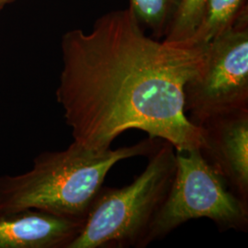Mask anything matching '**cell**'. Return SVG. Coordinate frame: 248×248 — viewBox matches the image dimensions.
<instances>
[{
  "instance_id": "1",
  "label": "cell",
  "mask_w": 248,
  "mask_h": 248,
  "mask_svg": "<svg viewBox=\"0 0 248 248\" xmlns=\"http://www.w3.org/2000/svg\"><path fill=\"white\" fill-rule=\"evenodd\" d=\"M207 46L146 35L130 7L102 15L89 32H65L56 99L74 142L106 150L137 129L176 151L200 149L202 131L185 112L184 88L203 66Z\"/></svg>"
},
{
  "instance_id": "2",
  "label": "cell",
  "mask_w": 248,
  "mask_h": 248,
  "mask_svg": "<svg viewBox=\"0 0 248 248\" xmlns=\"http://www.w3.org/2000/svg\"><path fill=\"white\" fill-rule=\"evenodd\" d=\"M154 140L101 151L73 142L65 150L44 152L26 173L0 176V213L31 209L85 222L109 170L123 160L148 155L158 143Z\"/></svg>"
},
{
  "instance_id": "3",
  "label": "cell",
  "mask_w": 248,
  "mask_h": 248,
  "mask_svg": "<svg viewBox=\"0 0 248 248\" xmlns=\"http://www.w3.org/2000/svg\"><path fill=\"white\" fill-rule=\"evenodd\" d=\"M146 168L123 187L102 186L78 237L68 248H145L148 234L176 173V152L158 142Z\"/></svg>"
},
{
  "instance_id": "4",
  "label": "cell",
  "mask_w": 248,
  "mask_h": 248,
  "mask_svg": "<svg viewBox=\"0 0 248 248\" xmlns=\"http://www.w3.org/2000/svg\"><path fill=\"white\" fill-rule=\"evenodd\" d=\"M176 173L148 234V245L192 219L212 220L221 231L248 227V205L225 185L200 149L177 151Z\"/></svg>"
},
{
  "instance_id": "5",
  "label": "cell",
  "mask_w": 248,
  "mask_h": 248,
  "mask_svg": "<svg viewBox=\"0 0 248 248\" xmlns=\"http://www.w3.org/2000/svg\"><path fill=\"white\" fill-rule=\"evenodd\" d=\"M184 108L196 126L212 116L248 109V9L208 44L203 66L184 88Z\"/></svg>"
},
{
  "instance_id": "6",
  "label": "cell",
  "mask_w": 248,
  "mask_h": 248,
  "mask_svg": "<svg viewBox=\"0 0 248 248\" xmlns=\"http://www.w3.org/2000/svg\"><path fill=\"white\" fill-rule=\"evenodd\" d=\"M197 126L202 131V156L248 205V109L212 116Z\"/></svg>"
},
{
  "instance_id": "7",
  "label": "cell",
  "mask_w": 248,
  "mask_h": 248,
  "mask_svg": "<svg viewBox=\"0 0 248 248\" xmlns=\"http://www.w3.org/2000/svg\"><path fill=\"white\" fill-rule=\"evenodd\" d=\"M83 224L31 209L0 213V248H68Z\"/></svg>"
},
{
  "instance_id": "8",
  "label": "cell",
  "mask_w": 248,
  "mask_h": 248,
  "mask_svg": "<svg viewBox=\"0 0 248 248\" xmlns=\"http://www.w3.org/2000/svg\"><path fill=\"white\" fill-rule=\"evenodd\" d=\"M247 7L248 0H206L202 17L188 45H208L227 31Z\"/></svg>"
},
{
  "instance_id": "9",
  "label": "cell",
  "mask_w": 248,
  "mask_h": 248,
  "mask_svg": "<svg viewBox=\"0 0 248 248\" xmlns=\"http://www.w3.org/2000/svg\"><path fill=\"white\" fill-rule=\"evenodd\" d=\"M181 0H130V8L139 22L149 28L155 39L165 38Z\"/></svg>"
},
{
  "instance_id": "10",
  "label": "cell",
  "mask_w": 248,
  "mask_h": 248,
  "mask_svg": "<svg viewBox=\"0 0 248 248\" xmlns=\"http://www.w3.org/2000/svg\"><path fill=\"white\" fill-rule=\"evenodd\" d=\"M206 0H181L174 20L164 41L188 45L203 14Z\"/></svg>"
},
{
  "instance_id": "11",
  "label": "cell",
  "mask_w": 248,
  "mask_h": 248,
  "mask_svg": "<svg viewBox=\"0 0 248 248\" xmlns=\"http://www.w3.org/2000/svg\"><path fill=\"white\" fill-rule=\"evenodd\" d=\"M14 1H15V0H0V11L4 9L7 5L11 4V3L14 2Z\"/></svg>"
}]
</instances>
